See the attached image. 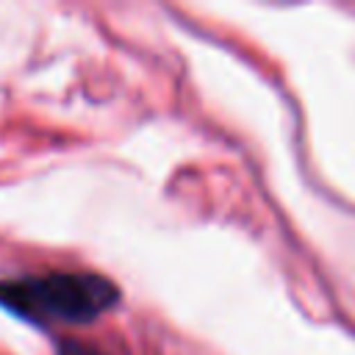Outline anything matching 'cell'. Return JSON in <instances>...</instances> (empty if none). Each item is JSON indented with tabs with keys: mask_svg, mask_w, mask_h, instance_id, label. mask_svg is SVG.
Segmentation results:
<instances>
[{
	"mask_svg": "<svg viewBox=\"0 0 355 355\" xmlns=\"http://www.w3.org/2000/svg\"><path fill=\"white\" fill-rule=\"evenodd\" d=\"M0 300L17 313L33 319L86 322L105 311L116 291L108 280L94 275H44L0 286Z\"/></svg>",
	"mask_w": 355,
	"mask_h": 355,
	"instance_id": "1",
	"label": "cell"
}]
</instances>
